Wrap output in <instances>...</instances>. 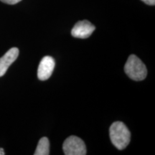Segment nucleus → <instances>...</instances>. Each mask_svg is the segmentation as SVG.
Segmentation results:
<instances>
[{
	"label": "nucleus",
	"mask_w": 155,
	"mask_h": 155,
	"mask_svg": "<svg viewBox=\"0 0 155 155\" xmlns=\"http://www.w3.org/2000/svg\"><path fill=\"white\" fill-rule=\"evenodd\" d=\"M109 134L111 143L118 150H124L130 143L131 133L123 122L116 121L112 124Z\"/></svg>",
	"instance_id": "f257e3e1"
},
{
	"label": "nucleus",
	"mask_w": 155,
	"mask_h": 155,
	"mask_svg": "<svg viewBox=\"0 0 155 155\" xmlns=\"http://www.w3.org/2000/svg\"><path fill=\"white\" fill-rule=\"evenodd\" d=\"M124 71L128 76L135 81H141L147 75L146 65L135 55H131L124 66Z\"/></svg>",
	"instance_id": "f03ea898"
},
{
	"label": "nucleus",
	"mask_w": 155,
	"mask_h": 155,
	"mask_svg": "<svg viewBox=\"0 0 155 155\" xmlns=\"http://www.w3.org/2000/svg\"><path fill=\"white\" fill-rule=\"evenodd\" d=\"M63 150L65 155L86 154V147L84 141L75 136H71L65 139L63 145Z\"/></svg>",
	"instance_id": "7ed1b4c3"
},
{
	"label": "nucleus",
	"mask_w": 155,
	"mask_h": 155,
	"mask_svg": "<svg viewBox=\"0 0 155 155\" xmlns=\"http://www.w3.org/2000/svg\"><path fill=\"white\" fill-rule=\"evenodd\" d=\"M96 27L88 20H82L78 22L71 30V35L76 38L86 39L91 35Z\"/></svg>",
	"instance_id": "20e7f679"
},
{
	"label": "nucleus",
	"mask_w": 155,
	"mask_h": 155,
	"mask_svg": "<svg viewBox=\"0 0 155 155\" xmlns=\"http://www.w3.org/2000/svg\"><path fill=\"white\" fill-rule=\"evenodd\" d=\"M55 60L51 56H45L40 61L38 69V78L40 81H46L50 78L55 68Z\"/></svg>",
	"instance_id": "39448f33"
},
{
	"label": "nucleus",
	"mask_w": 155,
	"mask_h": 155,
	"mask_svg": "<svg viewBox=\"0 0 155 155\" xmlns=\"http://www.w3.org/2000/svg\"><path fill=\"white\" fill-rule=\"evenodd\" d=\"M19 51L17 48H12L0 58V77L3 76L8 70L9 67L18 58Z\"/></svg>",
	"instance_id": "423d86ee"
},
{
	"label": "nucleus",
	"mask_w": 155,
	"mask_h": 155,
	"mask_svg": "<svg viewBox=\"0 0 155 155\" xmlns=\"http://www.w3.org/2000/svg\"><path fill=\"white\" fill-rule=\"evenodd\" d=\"M35 155H48L50 154V142L47 137H42L39 141Z\"/></svg>",
	"instance_id": "0eeeda50"
},
{
	"label": "nucleus",
	"mask_w": 155,
	"mask_h": 155,
	"mask_svg": "<svg viewBox=\"0 0 155 155\" xmlns=\"http://www.w3.org/2000/svg\"><path fill=\"white\" fill-rule=\"evenodd\" d=\"M0 1L5 4H8V5H15V4L19 3L22 0H0Z\"/></svg>",
	"instance_id": "6e6552de"
},
{
	"label": "nucleus",
	"mask_w": 155,
	"mask_h": 155,
	"mask_svg": "<svg viewBox=\"0 0 155 155\" xmlns=\"http://www.w3.org/2000/svg\"><path fill=\"white\" fill-rule=\"evenodd\" d=\"M141 1L148 5L154 6L155 5V0H141Z\"/></svg>",
	"instance_id": "1a4fd4ad"
},
{
	"label": "nucleus",
	"mask_w": 155,
	"mask_h": 155,
	"mask_svg": "<svg viewBox=\"0 0 155 155\" xmlns=\"http://www.w3.org/2000/svg\"><path fill=\"white\" fill-rule=\"evenodd\" d=\"M5 151H4V149L0 147V155H5Z\"/></svg>",
	"instance_id": "9d476101"
}]
</instances>
